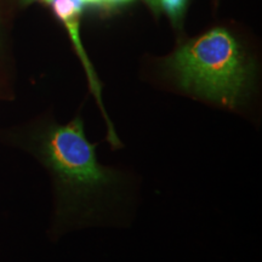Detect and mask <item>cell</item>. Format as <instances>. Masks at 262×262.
<instances>
[{"mask_svg":"<svg viewBox=\"0 0 262 262\" xmlns=\"http://www.w3.org/2000/svg\"><path fill=\"white\" fill-rule=\"evenodd\" d=\"M160 6L165 10L172 19L179 18L187 4V0H158Z\"/></svg>","mask_w":262,"mask_h":262,"instance_id":"4","label":"cell"},{"mask_svg":"<svg viewBox=\"0 0 262 262\" xmlns=\"http://www.w3.org/2000/svg\"><path fill=\"white\" fill-rule=\"evenodd\" d=\"M38 139L41 158L56 182L62 227L123 224L131 199L130 175L100 163L83 118L63 125L52 123Z\"/></svg>","mask_w":262,"mask_h":262,"instance_id":"1","label":"cell"},{"mask_svg":"<svg viewBox=\"0 0 262 262\" xmlns=\"http://www.w3.org/2000/svg\"><path fill=\"white\" fill-rule=\"evenodd\" d=\"M125 2H130V0H102V4L113 5V4H119V3H125Z\"/></svg>","mask_w":262,"mask_h":262,"instance_id":"5","label":"cell"},{"mask_svg":"<svg viewBox=\"0 0 262 262\" xmlns=\"http://www.w3.org/2000/svg\"><path fill=\"white\" fill-rule=\"evenodd\" d=\"M148 2H149L150 4H152L153 6H156V5H158V4H159L158 0H148Z\"/></svg>","mask_w":262,"mask_h":262,"instance_id":"7","label":"cell"},{"mask_svg":"<svg viewBox=\"0 0 262 262\" xmlns=\"http://www.w3.org/2000/svg\"><path fill=\"white\" fill-rule=\"evenodd\" d=\"M164 64L179 89L229 110L244 102L253 83L250 60L225 28L186 42Z\"/></svg>","mask_w":262,"mask_h":262,"instance_id":"2","label":"cell"},{"mask_svg":"<svg viewBox=\"0 0 262 262\" xmlns=\"http://www.w3.org/2000/svg\"><path fill=\"white\" fill-rule=\"evenodd\" d=\"M84 4H96V5H101L102 4V0H81Z\"/></svg>","mask_w":262,"mask_h":262,"instance_id":"6","label":"cell"},{"mask_svg":"<svg viewBox=\"0 0 262 262\" xmlns=\"http://www.w3.org/2000/svg\"><path fill=\"white\" fill-rule=\"evenodd\" d=\"M25 2L29 3V2H35V0H25ZM41 2H47V3H48V0H41Z\"/></svg>","mask_w":262,"mask_h":262,"instance_id":"8","label":"cell"},{"mask_svg":"<svg viewBox=\"0 0 262 262\" xmlns=\"http://www.w3.org/2000/svg\"><path fill=\"white\" fill-rule=\"evenodd\" d=\"M51 4L54 12L62 22L73 16L81 15L84 8V3L81 0H48Z\"/></svg>","mask_w":262,"mask_h":262,"instance_id":"3","label":"cell"}]
</instances>
